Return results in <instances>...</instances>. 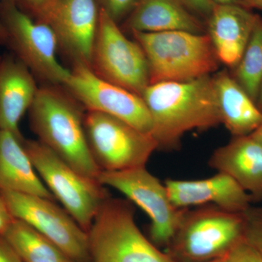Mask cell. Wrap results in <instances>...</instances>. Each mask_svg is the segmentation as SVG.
<instances>
[{
	"label": "cell",
	"instance_id": "7",
	"mask_svg": "<svg viewBox=\"0 0 262 262\" xmlns=\"http://www.w3.org/2000/svg\"><path fill=\"white\" fill-rule=\"evenodd\" d=\"M0 22L9 48L43 84L63 85L70 70L57 59L56 34L47 24L37 21L17 8L11 0H0Z\"/></svg>",
	"mask_w": 262,
	"mask_h": 262
},
{
	"label": "cell",
	"instance_id": "16",
	"mask_svg": "<svg viewBox=\"0 0 262 262\" xmlns=\"http://www.w3.org/2000/svg\"><path fill=\"white\" fill-rule=\"evenodd\" d=\"M258 15L239 4L215 5L207 33L220 63L235 68L249 42Z\"/></svg>",
	"mask_w": 262,
	"mask_h": 262
},
{
	"label": "cell",
	"instance_id": "10",
	"mask_svg": "<svg viewBox=\"0 0 262 262\" xmlns=\"http://www.w3.org/2000/svg\"><path fill=\"white\" fill-rule=\"evenodd\" d=\"M97 181L121 192L150 219V237L155 246L168 247L187 209L177 208L165 184L146 167L117 172L101 171Z\"/></svg>",
	"mask_w": 262,
	"mask_h": 262
},
{
	"label": "cell",
	"instance_id": "24",
	"mask_svg": "<svg viewBox=\"0 0 262 262\" xmlns=\"http://www.w3.org/2000/svg\"><path fill=\"white\" fill-rule=\"evenodd\" d=\"M224 262H262V256L244 237L222 257Z\"/></svg>",
	"mask_w": 262,
	"mask_h": 262
},
{
	"label": "cell",
	"instance_id": "30",
	"mask_svg": "<svg viewBox=\"0 0 262 262\" xmlns=\"http://www.w3.org/2000/svg\"><path fill=\"white\" fill-rule=\"evenodd\" d=\"M239 4L247 8L262 10V0H238Z\"/></svg>",
	"mask_w": 262,
	"mask_h": 262
},
{
	"label": "cell",
	"instance_id": "23",
	"mask_svg": "<svg viewBox=\"0 0 262 262\" xmlns=\"http://www.w3.org/2000/svg\"><path fill=\"white\" fill-rule=\"evenodd\" d=\"M244 238L262 256V208H250L244 213Z\"/></svg>",
	"mask_w": 262,
	"mask_h": 262
},
{
	"label": "cell",
	"instance_id": "5",
	"mask_svg": "<svg viewBox=\"0 0 262 262\" xmlns=\"http://www.w3.org/2000/svg\"><path fill=\"white\" fill-rule=\"evenodd\" d=\"M244 213L213 205L187 208L168 253L177 262H206L223 257L244 237Z\"/></svg>",
	"mask_w": 262,
	"mask_h": 262
},
{
	"label": "cell",
	"instance_id": "27",
	"mask_svg": "<svg viewBox=\"0 0 262 262\" xmlns=\"http://www.w3.org/2000/svg\"><path fill=\"white\" fill-rule=\"evenodd\" d=\"M188 8L208 18L214 7L212 0H182Z\"/></svg>",
	"mask_w": 262,
	"mask_h": 262
},
{
	"label": "cell",
	"instance_id": "2",
	"mask_svg": "<svg viewBox=\"0 0 262 262\" xmlns=\"http://www.w3.org/2000/svg\"><path fill=\"white\" fill-rule=\"evenodd\" d=\"M83 107L62 85L43 84L29 110L31 129L45 146L79 173L97 180L84 130Z\"/></svg>",
	"mask_w": 262,
	"mask_h": 262
},
{
	"label": "cell",
	"instance_id": "4",
	"mask_svg": "<svg viewBox=\"0 0 262 262\" xmlns=\"http://www.w3.org/2000/svg\"><path fill=\"white\" fill-rule=\"evenodd\" d=\"M88 235L90 262H177L141 232L134 207L125 200L108 196Z\"/></svg>",
	"mask_w": 262,
	"mask_h": 262
},
{
	"label": "cell",
	"instance_id": "14",
	"mask_svg": "<svg viewBox=\"0 0 262 262\" xmlns=\"http://www.w3.org/2000/svg\"><path fill=\"white\" fill-rule=\"evenodd\" d=\"M170 201L181 209L213 205L234 213H244L251 208L252 198L227 174L196 180L167 179L165 182Z\"/></svg>",
	"mask_w": 262,
	"mask_h": 262
},
{
	"label": "cell",
	"instance_id": "20",
	"mask_svg": "<svg viewBox=\"0 0 262 262\" xmlns=\"http://www.w3.org/2000/svg\"><path fill=\"white\" fill-rule=\"evenodd\" d=\"M221 120L234 136L251 135L262 122V112L227 71L213 76Z\"/></svg>",
	"mask_w": 262,
	"mask_h": 262
},
{
	"label": "cell",
	"instance_id": "8",
	"mask_svg": "<svg viewBox=\"0 0 262 262\" xmlns=\"http://www.w3.org/2000/svg\"><path fill=\"white\" fill-rule=\"evenodd\" d=\"M84 125L91 155L101 171L144 168L158 149L151 134L110 115L87 111Z\"/></svg>",
	"mask_w": 262,
	"mask_h": 262
},
{
	"label": "cell",
	"instance_id": "21",
	"mask_svg": "<svg viewBox=\"0 0 262 262\" xmlns=\"http://www.w3.org/2000/svg\"><path fill=\"white\" fill-rule=\"evenodd\" d=\"M3 237L24 262H68L70 258L40 232L15 219Z\"/></svg>",
	"mask_w": 262,
	"mask_h": 262
},
{
	"label": "cell",
	"instance_id": "12",
	"mask_svg": "<svg viewBox=\"0 0 262 262\" xmlns=\"http://www.w3.org/2000/svg\"><path fill=\"white\" fill-rule=\"evenodd\" d=\"M62 86L86 111L116 117L151 134V116L143 98L102 80L88 66H72L70 77Z\"/></svg>",
	"mask_w": 262,
	"mask_h": 262
},
{
	"label": "cell",
	"instance_id": "6",
	"mask_svg": "<svg viewBox=\"0 0 262 262\" xmlns=\"http://www.w3.org/2000/svg\"><path fill=\"white\" fill-rule=\"evenodd\" d=\"M24 148L45 185L77 224L89 232L108 194L96 179L82 175L40 141H23Z\"/></svg>",
	"mask_w": 262,
	"mask_h": 262
},
{
	"label": "cell",
	"instance_id": "26",
	"mask_svg": "<svg viewBox=\"0 0 262 262\" xmlns=\"http://www.w3.org/2000/svg\"><path fill=\"white\" fill-rule=\"evenodd\" d=\"M138 0H96L98 8L102 10L114 21L119 24L127 18Z\"/></svg>",
	"mask_w": 262,
	"mask_h": 262
},
{
	"label": "cell",
	"instance_id": "35",
	"mask_svg": "<svg viewBox=\"0 0 262 262\" xmlns=\"http://www.w3.org/2000/svg\"><path fill=\"white\" fill-rule=\"evenodd\" d=\"M206 262H224L223 258H216V259H213L211 260V261H206Z\"/></svg>",
	"mask_w": 262,
	"mask_h": 262
},
{
	"label": "cell",
	"instance_id": "1",
	"mask_svg": "<svg viewBox=\"0 0 262 262\" xmlns=\"http://www.w3.org/2000/svg\"><path fill=\"white\" fill-rule=\"evenodd\" d=\"M158 149L176 151L186 133L222 124L213 77L150 84L141 95Z\"/></svg>",
	"mask_w": 262,
	"mask_h": 262
},
{
	"label": "cell",
	"instance_id": "33",
	"mask_svg": "<svg viewBox=\"0 0 262 262\" xmlns=\"http://www.w3.org/2000/svg\"><path fill=\"white\" fill-rule=\"evenodd\" d=\"M212 1L215 5L239 4L238 0H212Z\"/></svg>",
	"mask_w": 262,
	"mask_h": 262
},
{
	"label": "cell",
	"instance_id": "32",
	"mask_svg": "<svg viewBox=\"0 0 262 262\" xmlns=\"http://www.w3.org/2000/svg\"><path fill=\"white\" fill-rule=\"evenodd\" d=\"M7 35L5 28L3 27V24L0 22V46H5L6 44Z\"/></svg>",
	"mask_w": 262,
	"mask_h": 262
},
{
	"label": "cell",
	"instance_id": "34",
	"mask_svg": "<svg viewBox=\"0 0 262 262\" xmlns=\"http://www.w3.org/2000/svg\"><path fill=\"white\" fill-rule=\"evenodd\" d=\"M256 104H257L258 107L259 108V110L262 112V84L261 90H260L259 96H258V101Z\"/></svg>",
	"mask_w": 262,
	"mask_h": 262
},
{
	"label": "cell",
	"instance_id": "31",
	"mask_svg": "<svg viewBox=\"0 0 262 262\" xmlns=\"http://www.w3.org/2000/svg\"><path fill=\"white\" fill-rule=\"evenodd\" d=\"M251 136L262 145V122L260 126L251 134Z\"/></svg>",
	"mask_w": 262,
	"mask_h": 262
},
{
	"label": "cell",
	"instance_id": "19",
	"mask_svg": "<svg viewBox=\"0 0 262 262\" xmlns=\"http://www.w3.org/2000/svg\"><path fill=\"white\" fill-rule=\"evenodd\" d=\"M24 139L0 130V191L32 194L54 201L38 175L25 148Z\"/></svg>",
	"mask_w": 262,
	"mask_h": 262
},
{
	"label": "cell",
	"instance_id": "37",
	"mask_svg": "<svg viewBox=\"0 0 262 262\" xmlns=\"http://www.w3.org/2000/svg\"><path fill=\"white\" fill-rule=\"evenodd\" d=\"M0 58H1V56H0Z\"/></svg>",
	"mask_w": 262,
	"mask_h": 262
},
{
	"label": "cell",
	"instance_id": "15",
	"mask_svg": "<svg viewBox=\"0 0 262 262\" xmlns=\"http://www.w3.org/2000/svg\"><path fill=\"white\" fill-rule=\"evenodd\" d=\"M36 78L12 53L0 58V130L24 139L19 130L22 117L32 106L39 91Z\"/></svg>",
	"mask_w": 262,
	"mask_h": 262
},
{
	"label": "cell",
	"instance_id": "36",
	"mask_svg": "<svg viewBox=\"0 0 262 262\" xmlns=\"http://www.w3.org/2000/svg\"><path fill=\"white\" fill-rule=\"evenodd\" d=\"M68 262H74V261H68Z\"/></svg>",
	"mask_w": 262,
	"mask_h": 262
},
{
	"label": "cell",
	"instance_id": "28",
	"mask_svg": "<svg viewBox=\"0 0 262 262\" xmlns=\"http://www.w3.org/2000/svg\"><path fill=\"white\" fill-rule=\"evenodd\" d=\"M0 262H24L3 235H0Z\"/></svg>",
	"mask_w": 262,
	"mask_h": 262
},
{
	"label": "cell",
	"instance_id": "11",
	"mask_svg": "<svg viewBox=\"0 0 262 262\" xmlns=\"http://www.w3.org/2000/svg\"><path fill=\"white\" fill-rule=\"evenodd\" d=\"M12 215L40 232L74 262H90L89 235L65 209L42 196L1 191Z\"/></svg>",
	"mask_w": 262,
	"mask_h": 262
},
{
	"label": "cell",
	"instance_id": "9",
	"mask_svg": "<svg viewBox=\"0 0 262 262\" xmlns=\"http://www.w3.org/2000/svg\"><path fill=\"white\" fill-rule=\"evenodd\" d=\"M90 68L102 80L141 97L150 84L149 67L142 48L100 9Z\"/></svg>",
	"mask_w": 262,
	"mask_h": 262
},
{
	"label": "cell",
	"instance_id": "17",
	"mask_svg": "<svg viewBox=\"0 0 262 262\" xmlns=\"http://www.w3.org/2000/svg\"><path fill=\"white\" fill-rule=\"evenodd\" d=\"M208 165L227 174L253 199H262V145L251 135L234 137L215 150Z\"/></svg>",
	"mask_w": 262,
	"mask_h": 262
},
{
	"label": "cell",
	"instance_id": "29",
	"mask_svg": "<svg viewBox=\"0 0 262 262\" xmlns=\"http://www.w3.org/2000/svg\"><path fill=\"white\" fill-rule=\"evenodd\" d=\"M14 220L15 218L8 208L3 193L0 191V235H3Z\"/></svg>",
	"mask_w": 262,
	"mask_h": 262
},
{
	"label": "cell",
	"instance_id": "13",
	"mask_svg": "<svg viewBox=\"0 0 262 262\" xmlns=\"http://www.w3.org/2000/svg\"><path fill=\"white\" fill-rule=\"evenodd\" d=\"M98 18L96 0H55L46 24L56 34L58 50L72 66L90 67Z\"/></svg>",
	"mask_w": 262,
	"mask_h": 262
},
{
	"label": "cell",
	"instance_id": "22",
	"mask_svg": "<svg viewBox=\"0 0 262 262\" xmlns=\"http://www.w3.org/2000/svg\"><path fill=\"white\" fill-rule=\"evenodd\" d=\"M233 77L257 103L262 84V18L259 16L244 54L234 68Z\"/></svg>",
	"mask_w": 262,
	"mask_h": 262
},
{
	"label": "cell",
	"instance_id": "18",
	"mask_svg": "<svg viewBox=\"0 0 262 262\" xmlns=\"http://www.w3.org/2000/svg\"><path fill=\"white\" fill-rule=\"evenodd\" d=\"M122 28L130 33L184 31L205 34L204 26L182 0H138Z\"/></svg>",
	"mask_w": 262,
	"mask_h": 262
},
{
	"label": "cell",
	"instance_id": "3",
	"mask_svg": "<svg viewBox=\"0 0 262 262\" xmlns=\"http://www.w3.org/2000/svg\"><path fill=\"white\" fill-rule=\"evenodd\" d=\"M131 34L145 54L150 84L196 80L211 75L220 67V60L206 33L171 31Z\"/></svg>",
	"mask_w": 262,
	"mask_h": 262
},
{
	"label": "cell",
	"instance_id": "25",
	"mask_svg": "<svg viewBox=\"0 0 262 262\" xmlns=\"http://www.w3.org/2000/svg\"><path fill=\"white\" fill-rule=\"evenodd\" d=\"M18 9L31 18L46 24L55 0H11Z\"/></svg>",
	"mask_w": 262,
	"mask_h": 262
}]
</instances>
